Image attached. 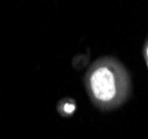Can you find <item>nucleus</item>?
Instances as JSON below:
<instances>
[{
    "instance_id": "f03ea898",
    "label": "nucleus",
    "mask_w": 148,
    "mask_h": 139,
    "mask_svg": "<svg viewBox=\"0 0 148 139\" xmlns=\"http://www.w3.org/2000/svg\"><path fill=\"white\" fill-rule=\"evenodd\" d=\"M76 110V103L73 99H64L58 105V111L61 116L68 117L71 116Z\"/></svg>"
},
{
    "instance_id": "f257e3e1",
    "label": "nucleus",
    "mask_w": 148,
    "mask_h": 139,
    "mask_svg": "<svg viewBox=\"0 0 148 139\" xmlns=\"http://www.w3.org/2000/svg\"><path fill=\"white\" fill-rule=\"evenodd\" d=\"M85 87L90 101L101 111L121 107L133 91L132 77L117 58L106 56L97 59L85 75Z\"/></svg>"
},
{
    "instance_id": "7ed1b4c3",
    "label": "nucleus",
    "mask_w": 148,
    "mask_h": 139,
    "mask_svg": "<svg viewBox=\"0 0 148 139\" xmlns=\"http://www.w3.org/2000/svg\"><path fill=\"white\" fill-rule=\"evenodd\" d=\"M144 58H145V61H146V65L148 68V38L144 45Z\"/></svg>"
}]
</instances>
